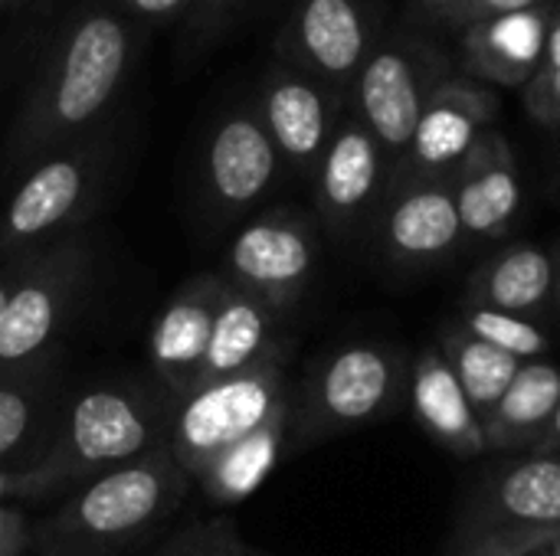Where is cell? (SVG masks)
Masks as SVG:
<instances>
[{
    "mask_svg": "<svg viewBox=\"0 0 560 556\" xmlns=\"http://www.w3.org/2000/svg\"><path fill=\"white\" fill-rule=\"evenodd\" d=\"M138 52V23L118 3H85L56 29L7 138V170L98 131Z\"/></svg>",
    "mask_w": 560,
    "mask_h": 556,
    "instance_id": "1",
    "label": "cell"
},
{
    "mask_svg": "<svg viewBox=\"0 0 560 556\" xmlns=\"http://www.w3.org/2000/svg\"><path fill=\"white\" fill-rule=\"evenodd\" d=\"M174 397L141 380H112L62 403L43 459L26 469L33 495L85 485L89 478L148 456L167 442Z\"/></svg>",
    "mask_w": 560,
    "mask_h": 556,
    "instance_id": "2",
    "label": "cell"
},
{
    "mask_svg": "<svg viewBox=\"0 0 560 556\" xmlns=\"http://www.w3.org/2000/svg\"><path fill=\"white\" fill-rule=\"evenodd\" d=\"M190 475L164 446L82 485L39 531V556H125L187 498Z\"/></svg>",
    "mask_w": 560,
    "mask_h": 556,
    "instance_id": "3",
    "label": "cell"
},
{
    "mask_svg": "<svg viewBox=\"0 0 560 556\" xmlns=\"http://www.w3.org/2000/svg\"><path fill=\"white\" fill-rule=\"evenodd\" d=\"M108 161L102 131H92L20 170V184L0 213V259L26 256L82 229L105 190Z\"/></svg>",
    "mask_w": 560,
    "mask_h": 556,
    "instance_id": "4",
    "label": "cell"
},
{
    "mask_svg": "<svg viewBox=\"0 0 560 556\" xmlns=\"http://www.w3.org/2000/svg\"><path fill=\"white\" fill-rule=\"evenodd\" d=\"M92 249L85 229L59 236L23 256V269L0 311V377L49 360L85 288Z\"/></svg>",
    "mask_w": 560,
    "mask_h": 556,
    "instance_id": "5",
    "label": "cell"
},
{
    "mask_svg": "<svg viewBox=\"0 0 560 556\" xmlns=\"http://www.w3.org/2000/svg\"><path fill=\"white\" fill-rule=\"evenodd\" d=\"M289 410L285 351L266 357L256 367L194 387L174 403L167 449L197 478L210 459L240 442L276 413Z\"/></svg>",
    "mask_w": 560,
    "mask_h": 556,
    "instance_id": "6",
    "label": "cell"
},
{
    "mask_svg": "<svg viewBox=\"0 0 560 556\" xmlns=\"http://www.w3.org/2000/svg\"><path fill=\"white\" fill-rule=\"evenodd\" d=\"M560 528V452H535L492 472L466 505L459 556H522Z\"/></svg>",
    "mask_w": 560,
    "mask_h": 556,
    "instance_id": "7",
    "label": "cell"
},
{
    "mask_svg": "<svg viewBox=\"0 0 560 556\" xmlns=\"http://www.w3.org/2000/svg\"><path fill=\"white\" fill-rule=\"evenodd\" d=\"M400 360L387 347L348 344L328 354L312 370L299 406L292 410L289 403L295 446H312L387 416L400 397Z\"/></svg>",
    "mask_w": 560,
    "mask_h": 556,
    "instance_id": "8",
    "label": "cell"
},
{
    "mask_svg": "<svg viewBox=\"0 0 560 556\" xmlns=\"http://www.w3.org/2000/svg\"><path fill=\"white\" fill-rule=\"evenodd\" d=\"M315 262L318 246L312 226L292 210H269L236 229L223 256V275L285 315L305 295Z\"/></svg>",
    "mask_w": 560,
    "mask_h": 556,
    "instance_id": "9",
    "label": "cell"
},
{
    "mask_svg": "<svg viewBox=\"0 0 560 556\" xmlns=\"http://www.w3.org/2000/svg\"><path fill=\"white\" fill-rule=\"evenodd\" d=\"M279 151L256 108L236 105L217 118L203 151V193L223 216L249 213L276 184Z\"/></svg>",
    "mask_w": 560,
    "mask_h": 556,
    "instance_id": "10",
    "label": "cell"
},
{
    "mask_svg": "<svg viewBox=\"0 0 560 556\" xmlns=\"http://www.w3.org/2000/svg\"><path fill=\"white\" fill-rule=\"evenodd\" d=\"M492 118L495 98L476 82L453 79L430 88L410 147L397 164V180L453 174Z\"/></svg>",
    "mask_w": 560,
    "mask_h": 556,
    "instance_id": "11",
    "label": "cell"
},
{
    "mask_svg": "<svg viewBox=\"0 0 560 556\" xmlns=\"http://www.w3.org/2000/svg\"><path fill=\"white\" fill-rule=\"evenodd\" d=\"M226 275L200 272L174 288V295L161 305L148 334V360L158 383L180 400L197 387L200 364L210 344L213 315L220 305Z\"/></svg>",
    "mask_w": 560,
    "mask_h": 556,
    "instance_id": "12",
    "label": "cell"
},
{
    "mask_svg": "<svg viewBox=\"0 0 560 556\" xmlns=\"http://www.w3.org/2000/svg\"><path fill=\"white\" fill-rule=\"evenodd\" d=\"M256 111L279 157L302 174H315L335 134L331 88L292 62L272 66L262 79Z\"/></svg>",
    "mask_w": 560,
    "mask_h": 556,
    "instance_id": "13",
    "label": "cell"
},
{
    "mask_svg": "<svg viewBox=\"0 0 560 556\" xmlns=\"http://www.w3.org/2000/svg\"><path fill=\"white\" fill-rule=\"evenodd\" d=\"M282 43L292 66L305 69L328 88L354 85L368 59V20L358 0H299Z\"/></svg>",
    "mask_w": 560,
    "mask_h": 556,
    "instance_id": "14",
    "label": "cell"
},
{
    "mask_svg": "<svg viewBox=\"0 0 560 556\" xmlns=\"http://www.w3.org/2000/svg\"><path fill=\"white\" fill-rule=\"evenodd\" d=\"M387 164V151L361 118H348L335 128L315 167V200L331 233H348L368 213Z\"/></svg>",
    "mask_w": 560,
    "mask_h": 556,
    "instance_id": "15",
    "label": "cell"
},
{
    "mask_svg": "<svg viewBox=\"0 0 560 556\" xmlns=\"http://www.w3.org/2000/svg\"><path fill=\"white\" fill-rule=\"evenodd\" d=\"M466 236L453 184L446 177L397 180L384 213V242L400 265H433Z\"/></svg>",
    "mask_w": 560,
    "mask_h": 556,
    "instance_id": "16",
    "label": "cell"
},
{
    "mask_svg": "<svg viewBox=\"0 0 560 556\" xmlns=\"http://www.w3.org/2000/svg\"><path fill=\"white\" fill-rule=\"evenodd\" d=\"M354 95H358V118L381 141L387 157L400 164L427 98L413 56L400 46H384L377 52H368L364 66L354 75Z\"/></svg>",
    "mask_w": 560,
    "mask_h": 556,
    "instance_id": "17",
    "label": "cell"
},
{
    "mask_svg": "<svg viewBox=\"0 0 560 556\" xmlns=\"http://www.w3.org/2000/svg\"><path fill=\"white\" fill-rule=\"evenodd\" d=\"M453 193L466 236H502L522 210V174L512 144L499 131H482L453 170Z\"/></svg>",
    "mask_w": 560,
    "mask_h": 556,
    "instance_id": "18",
    "label": "cell"
},
{
    "mask_svg": "<svg viewBox=\"0 0 560 556\" xmlns=\"http://www.w3.org/2000/svg\"><path fill=\"white\" fill-rule=\"evenodd\" d=\"M279 318L282 311H276L266 298L226 279L213 315V331L200 364L197 387L256 367L272 354H282Z\"/></svg>",
    "mask_w": 560,
    "mask_h": 556,
    "instance_id": "19",
    "label": "cell"
},
{
    "mask_svg": "<svg viewBox=\"0 0 560 556\" xmlns=\"http://www.w3.org/2000/svg\"><path fill=\"white\" fill-rule=\"evenodd\" d=\"M551 16L541 7L512 10L466 23V62L469 69L505 88H522L545 62Z\"/></svg>",
    "mask_w": 560,
    "mask_h": 556,
    "instance_id": "20",
    "label": "cell"
},
{
    "mask_svg": "<svg viewBox=\"0 0 560 556\" xmlns=\"http://www.w3.org/2000/svg\"><path fill=\"white\" fill-rule=\"evenodd\" d=\"M410 406L417 423L433 442L459 459H476L489 452L482 416L469 403L459 377L453 374L443 351L427 347L410 370Z\"/></svg>",
    "mask_w": 560,
    "mask_h": 556,
    "instance_id": "21",
    "label": "cell"
},
{
    "mask_svg": "<svg viewBox=\"0 0 560 556\" xmlns=\"http://www.w3.org/2000/svg\"><path fill=\"white\" fill-rule=\"evenodd\" d=\"M62 397L56 387L52 360L0 377V469H33L59 423Z\"/></svg>",
    "mask_w": 560,
    "mask_h": 556,
    "instance_id": "22",
    "label": "cell"
},
{
    "mask_svg": "<svg viewBox=\"0 0 560 556\" xmlns=\"http://www.w3.org/2000/svg\"><path fill=\"white\" fill-rule=\"evenodd\" d=\"M560 403V367L535 357L522 360L509 390L482 419L489 449H535Z\"/></svg>",
    "mask_w": 560,
    "mask_h": 556,
    "instance_id": "23",
    "label": "cell"
},
{
    "mask_svg": "<svg viewBox=\"0 0 560 556\" xmlns=\"http://www.w3.org/2000/svg\"><path fill=\"white\" fill-rule=\"evenodd\" d=\"M555 259L532 242L509 246L489 259L469 282V305H486L515 315H535L551 301Z\"/></svg>",
    "mask_w": 560,
    "mask_h": 556,
    "instance_id": "24",
    "label": "cell"
},
{
    "mask_svg": "<svg viewBox=\"0 0 560 556\" xmlns=\"http://www.w3.org/2000/svg\"><path fill=\"white\" fill-rule=\"evenodd\" d=\"M285 436H289V410L276 413L269 423H262L240 442L226 446L217 459L207 462V469L194 482L203 488L210 501L236 505L269 478V472L279 462Z\"/></svg>",
    "mask_w": 560,
    "mask_h": 556,
    "instance_id": "25",
    "label": "cell"
},
{
    "mask_svg": "<svg viewBox=\"0 0 560 556\" xmlns=\"http://www.w3.org/2000/svg\"><path fill=\"white\" fill-rule=\"evenodd\" d=\"M443 357L450 360L453 374L459 377L469 403L476 406V413L486 419L492 413V406L499 403V397L509 390L512 377L518 374L522 360L476 334H469L463 324L450 328L443 334Z\"/></svg>",
    "mask_w": 560,
    "mask_h": 556,
    "instance_id": "26",
    "label": "cell"
},
{
    "mask_svg": "<svg viewBox=\"0 0 560 556\" xmlns=\"http://www.w3.org/2000/svg\"><path fill=\"white\" fill-rule=\"evenodd\" d=\"M459 324L469 334H476V338H482V341L515 354L518 360L545 357L548 347H551L548 334L535 321H528V315L499 311V308H486V305H469L466 315L459 318Z\"/></svg>",
    "mask_w": 560,
    "mask_h": 556,
    "instance_id": "27",
    "label": "cell"
},
{
    "mask_svg": "<svg viewBox=\"0 0 560 556\" xmlns=\"http://www.w3.org/2000/svg\"><path fill=\"white\" fill-rule=\"evenodd\" d=\"M158 556H262L249 551L230 518H220L213 524H197L174 541H167Z\"/></svg>",
    "mask_w": 560,
    "mask_h": 556,
    "instance_id": "28",
    "label": "cell"
},
{
    "mask_svg": "<svg viewBox=\"0 0 560 556\" xmlns=\"http://www.w3.org/2000/svg\"><path fill=\"white\" fill-rule=\"evenodd\" d=\"M522 88H525V108L532 111V118L545 125H560V66L558 69L541 66Z\"/></svg>",
    "mask_w": 560,
    "mask_h": 556,
    "instance_id": "29",
    "label": "cell"
},
{
    "mask_svg": "<svg viewBox=\"0 0 560 556\" xmlns=\"http://www.w3.org/2000/svg\"><path fill=\"white\" fill-rule=\"evenodd\" d=\"M118 7L135 23H164V20H174L177 13H187L194 0H118Z\"/></svg>",
    "mask_w": 560,
    "mask_h": 556,
    "instance_id": "30",
    "label": "cell"
},
{
    "mask_svg": "<svg viewBox=\"0 0 560 556\" xmlns=\"http://www.w3.org/2000/svg\"><path fill=\"white\" fill-rule=\"evenodd\" d=\"M26 547V521L16 508L0 501V556H20Z\"/></svg>",
    "mask_w": 560,
    "mask_h": 556,
    "instance_id": "31",
    "label": "cell"
},
{
    "mask_svg": "<svg viewBox=\"0 0 560 556\" xmlns=\"http://www.w3.org/2000/svg\"><path fill=\"white\" fill-rule=\"evenodd\" d=\"M545 0H463L459 10V23H472L482 16H499V13H512V10H528V7H541Z\"/></svg>",
    "mask_w": 560,
    "mask_h": 556,
    "instance_id": "32",
    "label": "cell"
},
{
    "mask_svg": "<svg viewBox=\"0 0 560 556\" xmlns=\"http://www.w3.org/2000/svg\"><path fill=\"white\" fill-rule=\"evenodd\" d=\"M243 0H194V16H197V26H213L217 20H223L233 7H240Z\"/></svg>",
    "mask_w": 560,
    "mask_h": 556,
    "instance_id": "33",
    "label": "cell"
},
{
    "mask_svg": "<svg viewBox=\"0 0 560 556\" xmlns=\"http://www.w3.org/2000/svg\"><path fill=\"white\" fill-rule=\"evenodd\" d=\"M13 495H33L30 475L26 472H13V469H0V501H7Z\"/></svg>",
    "mask_w": 560,
    "mask_h": 556,
    "instance_id": "34",
    "label": "cell"
},
{
    "mask_svg": "<svg viewBox=\"0 0 560 556\" xmlns=\"http://www.w3.org/2000/svg\"><path fill=\"white\" fill-rule=\"evenodd\" d=\"M20 269H23V256H16V259H0V311H3V305H7V295H10V288H13L16 275H20Z\"/></svg>",
    "mask_w": 560,
    "mask_h": 556,
    "instance_id": "35",
    "label": "cell"
},
{
    "mask_svg": "<svg viewBox=\"0 0 560 556\" xmlns=\"http://www.w3.org/2000/svg\"><path fill=\"white\" fill-rule=\"evenodd\" d=\"M535 452H560V403L548 423V429L541 433V439L535 442Z\"/></svg>",
    "mask_w": 560,
    "mask_h": 556,
    "instance_id": "36",
    "label": "cell"
},
{
    "mask_svg": "<svg viewBox=\"0 0 560 556\" xmlns=\"http://www.w3.org/2000/svg\"><path fill=\"white\" fill-rule=\"evenodd\" d=\"M522 556H560V528L548 531L545 537H538Z\"/></svg>",
    "mask_w": 560,
    "mask_h": 556,
    "instance_id": "37",
    "label": "cell"
},
{
    "mask_svg": "<svg viewBox=\"0 0 560 556\" xmlns=\"http://www.w3.org/2000/svg\"><path fill=\"white\" fill-rule=\"evenodd\" d=\"M423 10H430L433 16H443V20H453L459 23V10H463V0H420Z\"/></svg>",
    "mask_w": 560,
    "mask_h": 556,
    "instance_id": "38",
    "label": "cell"
},
{
    "mask_svg": "<svg viewBox=\"0 0 560 556\" xmlns=\"http://www.w3.org/2000/svg\"><path fill=\"white\" fill-rule=\"evenodd\" d=\"M548 69H558L560 66V16L551 20V29H548V43H545V62Z\"/></svg>",
    "mask_w": 560,
    "mask_h": 556,
    "instance_id": "39",
    "label": "cell"
},
{
    "mask_svg": "<svg viewBox=\"0 0 560 556\" xmlns=\"http://www.w3.org/2000/svg\"><path fill=\"white\" fill-rule=\"evenodd\" d=\"M551 298H555V305H558L560 311V269L555 272V292H551Z\"/></svg>",
    "mask_w": 560,
    "mask_h": 556,
    "instance_id": "40",
    "label": "cell"
},
{
    "mask_svg": "<svg viewBox=\"0 0 560 556\" xmlns=\"http://www.w3.org/2000/svg\"><path fill=\"white\" fill-rule=\"evenodd\" d=\"M7 3H10V0H0V7H7Z\"/></svg>",
    "mask_w": 560,
    "mask_h": 556,
    "instance_id": "41",
    "label": "cell"
}]
</instances>
